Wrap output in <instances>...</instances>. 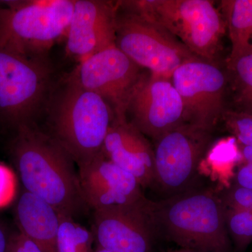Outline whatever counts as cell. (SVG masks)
Segmentation results:
<instances>
[{"mask_svg":"<svg viewBox=\"0 0 252 252\" xmlns=\"http://www.w3.org/2000/svg\"><path fill=\"white\" fill-rule=\"evenodd\" d=\"M9 152L25 190L74 218L87 205L74 159L54 137L34 123L15 129Z\"/></svg>","mask_w":252,"mask_h":252,"instance_id":"cell-1","label":"cell"},{"mask_svg":"<svg viewBox=\"0 0 252 252\" xmlns=\"http://www.w3.org/2000/svg\"><path fill=\"white\" fill-rule=\"evenodd\" d=\"M158 237L199 252H235L225 225V207L212 190L190 189L160 201L149 200Z\"/></svg>","mask_w":252,"mask_h":252,"instance_id":"cell-2","label":"cell"},{"mask_svg":"<svg viewBox=\"0 0 252 252\" xmlns=\"http://www.w3.org/2000/svg\"><path fill=\"white\" fill-rule=\"evenodd\" d=\"M46 108L51 135L78 166L102 152L116 119L115 112L102 97L67 79L61 90L56 94L54 91Z\"/></svg>","mask_w":252,"mask_h":252,"instance_id":"cell-3","label":"cell"},{"mask_svg":"<svg viewBox=\"0 0 252 252\" xmlns=\"http://www.w3.org/2000/svg\"><path fill=\"white\" fill-rule=\"evenodd\" d=\"M126 11L145 16L171 33L199 59L213 63L220 49L225 23L209 0L119 1Z\"/></svg>","mask_w":252,"mask_h":252,"instance_id":"cell-4","label":"cell"},{"mask_svg":"<svg viewBox=\"0 0 252 252\" xmlns=\"http://www.w3.org/2000/svg\"><path fill=\"white\" fill-rule=\"evenodd\" d=\"M54 74L48 55L0 47V122L14 130L34 123L54 92Z\"/></svg>","mask_w":252,"mask_h":252,"instance_id":"cell-5","label":"cell"},{"mask_svg":"<svg viewBox=\"0 0 252 252\" xmlns=\"http://www.w3.org/2000/svg\"><path fill=\"white\" fill-rule=\"evenodd\" d=\"M75 0L4 1L0 6V47L26 56L48 55L67 34Z\"/></svg>","mask_w":252,"mask_h":252,"instance_id":"cell-6","label":"cell"},{"mask_svg":"<svg viewBox=\"0 0 252 252\" xmlns=\"http://www.w3.org/2000/svg\"><path fill=\"white\" fill-rule=\"evenodd\" d=\"M116 44L139 67L165 79L184 63L200 59L165 28L128 11L118 14Z\"/></svg>","mask_w":252,"mask_h":252,"instance_id":"cell-7","label":"cell"},{"mask_svg":"<svg viewBox=\"0 0 252 252\" xmlns=\"http://www.w3.org/2000/svg\"><path fill=\"white\" fill-rule=\"evenodd\" d=\"M211 132L185 123L155 140V184L167 197L192 188L211 143Z\"/></svg>","mask_w":252,"mask_h":252,"instance_id":"cell-8","label":"cell"},{"mask_svg":"<svg viewBox=\"0 0 252 252\" xmlns=\"http://www.w3.org/2000/svg\"><path fill=\"white\" fill-rule=\"evenodd\" d=\"M140 68L115 44L79 63L67 79L102 97L116 117H126V105L142 74Z\"/></svg>","mask_w":252,"mask_h":252,"instance_id":"cell-9","label":"cell"},{"mask_svg":"<svg viewBox=\"0 0 252 252\" xmlns=\"http://www.w3.org/2000/svg\"><path fill=\"white\" fill-rule=\"evenodd\" d=\"M182 99L184 122L212 131L223 115L226 79L213 63L195 59L182 64L171 77Z\"/></svg>","mask_w":252,"mask_h":252,"instance_id":"cell-10","label":"cell"},{"mask_svg":"<svg viewBox=\"0 0 252 252\" xmlns=\"http://www.w3.org/2000/svg\"><path fill=\"white\" fill-rule=\"evenodd\" d=\"M141 133L157 140L184 122L182 99L171 79L142 74L126 105V115Z\"/></svg>","mask_w":252,"mask_h":252,"instance_id":"cell-11","label":"cell"},{"mask_svg":"<svg viewBox=\"0 0 252 252\" xmlns=\"http://www.w3.org/2000/svg\"><path fill=\"white\" fill-rule=\"evenodd\" d=\"M144 197L127 205L94 211L97 248L112 252H154L158 235Z\"/></svg>","mask_w":252,"mask_h":252,"instance_id":"cell-12","label":"cell"},{"mask_svg":"<svg viewBox=\"0 0 252 252\" xmlns=\"http://www.w3.org/2000/svg\"><path fill=\"white\" fill-rule=\"evenodd\" d=\"M119 2L75 0L66 34V52L80 63L115 45Z\"/></svg>","mask_w":252,"mask_h":252,"instance_id":"cell-13","label":"cell"},{"mask_svg":"<svg viewBox=\"0 0 252 252\" xmlns=\"http://www.w3.org/2000/svg\"><path fill=\"white\" fill-rule=\"evenodd\" d=\"M78 167L84 201L94 211L133 203L145 197L137 179L102 152Z\"/></svg>","mask_w":252,"mask_h":252,"instance_id":"cell-14","label":"cell"},{"mask_svg":"<svg viewBox=\"0 0 252 252\" xmlns=\"http://www.w3.org/2000/svg\"><path fill=\"white\" fill-rule=\"evenodd\" d=\"M102 152L117 166L133 175L142 188L155 184L154 149L127 118L116 117Z\"/></svg>","mask_w":252,"mask_h":252,"instance_id":"cell-15","label":"cell"},{"mask_svg":"<svg viewBox=\"0 0 252 252\" xmlns=\"http://www.w3.org/2000/svg\"><path fill=\"white\" fill-rule=\"evenodd\" d=\"M19 231L31 239L42 252H58L61 214L49 203L24 190L16 210Z\"/></svg>","mask_w":252,"mask_h":252,"instance_id":"cell-16","label":"cell"},{"mask_svg":"<svg viewBox=\"0 0 252 252\" xmlns=\"http://www.w3.org/2000/svg\"><path fill=\"white\" fill-rule=\"evenodd\" d=\"M240 160L238 142L235 137L220 139L207 149L199 165L198 172L227 189L234 180L235 167Z\"/></svg>","mask_w":252,"mask_h":252,"instance_id":"cell-17","label":"cell"},{"mask_svg":"<svg viewBox=\"0 0 252 252\" xmlns=\"http://www.w3.org/2000/svg\"><path fill=\"white\" fill-rule=\"evenodd\" d=\"M220 4L231 42V61L252 46V0H225Z\"/></svg>","mask_w":252,"mask_h":252,"instance_id":"cell-18","label":"cell"},{"mask_svg":"<svg viewBox=\"0 0 252 252\" xmlns=\"http://www.w3.org/2000/svg\"><path fill=\"white\" fill-rule=\"evenodd\" d=\"M92 230L77 223L74 218L61 215L58 252H94Z\"/></svg>","mask_w":252,"mask_h":252,"instance_id":"cell-19","label":"cell"},{"mask_svg":"<svg viewBox=\"0 0 252 252\" xmlns=\"http://www.w3.org/2000/svg\"><path fill=\"white\" fill-rule=\"evenodd\" d=\"M225 220L234 252H245L252 242V212L225 208Z\"/></svg>","mask_w":252,"mask_h":252,"instance_id":"cell-20","label":"cell"},{"mask_svg":"<svg viewBox=\"0 0 252 252\" xmlns=\"http://www.w3.org/2000/svg\"><path fill=\"white\" fill-rule=\"evenodd\" d=\"M228 68L234 74L239 98L245 112L252 114V46L236 59L228 62Z\"/></svg>","mask_w":252,"mask_h":252,"instance_id":"cell-21","label":"cell"},{"mask_svg":"<svg viewBox=\"0 0 252 252\" xmlns=\"http://www.w3.org/2000/svg\"><path fill=\"white\" fill-rule=\"evenodd\" d=\"M223 116L227 128L238 143L252 147V114L228 112Z\"/></svg>","mask_w":252,"mask_h":252,"instance_id":"cell-22","label":"cell"},{"mask_svg":"<svg viewBox=\"0 0 252 252\" xmlns=\"http://www.w3.org/2000/svg\"><path fill=\"white\" fill-rule=\"evenodd\" d=\"M220 198L225 208L233 210H251L252 190L240 187L236 184L230 185Z\"/></svg>","mask_w":252,"mask_h":252,"instance_id":"cell-23","label":"cell"},{"mask_svg":"<svg viewBox=\"0 0 252 252\" xmlns=\"http://www.w3.org/2000/svg\"><path fill=\"white\" fill-rule=\"evenodd\" d=\"M17 190V180L10 167L0 163V209L9 205Z\"/></svg>","mask_w":252,"mask_h":252,"instance_id":"cell-24","label":"cell"},{"mask_svg":"<svg viewBox=\"0 0 252 252\" xmlns=\"http://www.w3.org/2000/svg\"><path fill=\"white\" fill-rule=\"evenodd\" d=\"M7 252H42L31 239L21 231L9 235Z\"/></svg>","mask_w":252,"mask_h":252,"instance_id":"cell-25","label":"cell"},{"mask_svg":"<svg viewBox=\"0 0 252 252\" xmlns=\"http://www.w3.org/2000/svg\"><path fill=\"white\" fill-rule=\"evenodd\" d=\"M235 183L252 190V165L243 164L235 172Z\"/></svg>","mask_w":252,"mask_h":252,"instance_id":"cell-26","label":"cell"},{"mask_svg":"<svg viewBox=\"0 0 252 252\" xmlns=\"http://www.w3.org/2000/svg\"><path fill=\"white\" fill-rule=\"evenodd\" d=\"M238 147L240 154V160L243 162V164L252 165V147L238 143Z\"/></svg>","mask_w":252,"mask_h":252,"instance_id":"cell-27","label":"cell"},{"mask_svg":"<svg viewBox=\"0 0 252 252\" xmlns=\"http://www.w3.org/2000/svg\"><path fill=\"white\" fill-rule=\"evenodd\" d=\"M9 235L6 234V230L0 225V252H7Z\"/></svg>","mask_w":252,"mask_h":252,"instance_id":"cell-28","label":"cell"},{"mask_svg":"<svg viewBox=\"0 0 252 252\" xmlns=\"http://www.w3.org/2000/svg\"><path fill=\"white\" fill-rule=\"evenodd\" d=\"M167 252H199L196 251H193V250H186V249L179 248L177 250H172V251H169Z\"/></svg>","mask_w":252,"mask_h":252,"instance_id":"cell-29","label":"cell"},{"mask_svg":"<svg viewBox=\"0 0 252 252\" xmlns=\"http://www.w3.org/2000/svg\"><path fill=\"white\" fill-rule=\"evenodd\" d=\"M94 252H112L108 250H104V249L97 248L94 250Z\"/></svg>","mask_w":252,"mask_h":252,"instance_id":"cell-30","label":"cell"},{"mask_svg":"<svg viewBox=\"0 0 252 252\" xmlns=\"http://www.w3.org/2000/svg\"><path fill=\"white\" fill-rule=\"evenodd\" d=\"M251 211L252 212V208Z\"/></svg>","mask_w":252,"mask_h":252,"instance_id":"cell-31","label":"cell"}]
</instances>
